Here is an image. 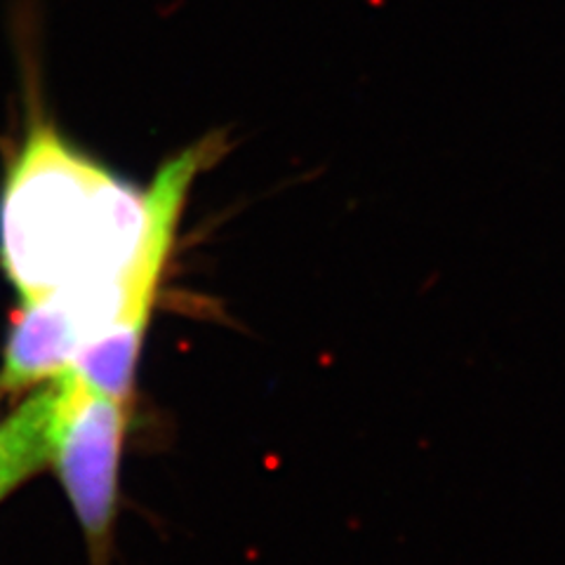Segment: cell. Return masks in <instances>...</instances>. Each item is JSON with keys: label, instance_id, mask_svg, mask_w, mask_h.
Here are the masks:
<instances>
[{"label": "cell", "instance_id": "5", "mask_svg": "<svg viewBox=\"0 0 565 565\" xmlns=\"http://www.w3.org/2000/svg\"><path fill=\"white\" fill-rule=\"evenodd\" d=\"M0 398H3V392H0Z\"/></svg>", "mask_w": 565, "mask_h": 565}, {"label": "cell", "instance_id": "1", "mask_svg": "<svg viewBox=\"0 0 565 565\" xmlns=\"http://www.w3.org/2000/svg\"><path fill=\"white\" fill-rule=\"evenodd\" d=\"M22 135L0 184V267L22 302L81 280H122L156 295L196 177L224 153L207 135L139 189L71 141L24 66Z\"/></svg>", "mask_w": 565, "mask_h": 565}, {"label": "cell", "instance_id": "4", "mask_svg": "<svg viewBox=\"0 0 565 565\" xmlns=\"http://www.w3.org/2000/svg\"><path fill=\"white\" fill-rule=\"evenodd\" d=\"M62 403L64 386L55 377L0 424V500L52 462Z\"/></svg>", "mask_w": 565, "mask_h": 565}, {"label": "cell", "instance_id": "3", "mask_svg": "<svg viewBox=\"0 0 565 565\" xmlns=\"http://www.w3.org/2000/svg\"><path fill=\"white\" fill-rule=\"evenodd\" d=\"M57 377L64 386V403L52 462L97 565H104L116 516L118 469L130 405L93 392L68 373Z\"/></svg>", "mask_w": 565, "mask_h": 565}, {"label": "cell", "instance_id": "2", "mask_svg": "<svg viewBox=\"0 0 565 565\" xmlns=\"http://www.w3.org/2000/svg\"><path fill=\"white\" fill-rule=\"evenodd\" d=\"M153 299L122 280H81L22 302L0 365L3 396L55 380L76 353L120 321L149 326Z\"/></svg>", "mask_w": 565, "mask_h": 565}]
</instances>
